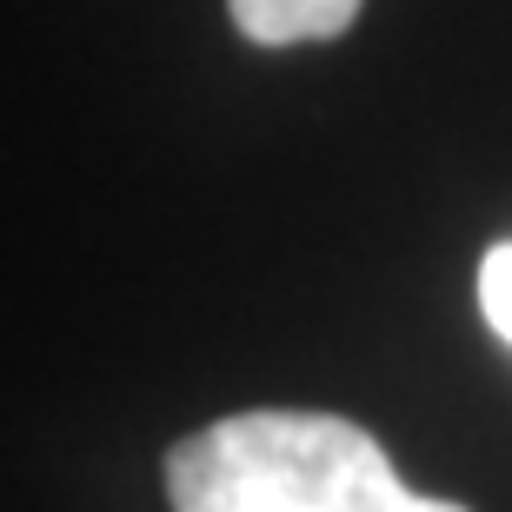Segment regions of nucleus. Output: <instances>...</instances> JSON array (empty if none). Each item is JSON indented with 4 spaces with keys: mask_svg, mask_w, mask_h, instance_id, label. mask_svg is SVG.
Instances as JSON below:
<instances>
[{
    "mask_svg": "<svg viewBox=\"0 0 512 512\" xmlns=\"http://www.w3.org/2000/svg\"><path fill=\"white\" fill-rule=\"evenodd\" d=\"M366 0H227L240 40L253 47H313V40H340L360 20Z\"/></svg>",
    "mask_w": 512,
    "mask_h": 512,
    "instance_id": "f03ea898",
    "label": "nucleus"
},
{
    "mask_svg": "<svg viewBox=\"0 0 512 512\" xmlns=\"http://www.w3.org/2000/svg\"><path fill=\"white\" fill-rule=\"evenodd\" d=\"M479 313L512 346V240L486 247V260H479Z\"/></svg>",
    "mask_w": 512,
    "mask_h": 512,
    "instance_id": "7ed1b4c3",
    "label": "nucleus"
},
{
    "mask_svg": "<svg viewBox=\"0 0 512 512\" xmlns=\"http://www.w3.org/2000/svg\"><path fill=\"white\" fill-rule=\"evenodd\" d=\"M173 512H466L393 473L386 446L340 413H233L167 446Z\"/></svg>",
    "mask_w": 512,
    "mask_h": 512,
    "instance_id": "f257e3e1",
    "label": "nucleus"
}]
</instances>
